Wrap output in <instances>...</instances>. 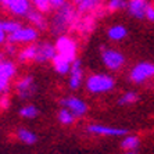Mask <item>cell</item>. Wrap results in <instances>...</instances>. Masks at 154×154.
<instances>
[{
	"mask_svg": "<svg viewBox=\"0 0 154 154\" xmlns=\"http://www.w3.org/2000/svg\"><path fill=\"white\" fill-rule=\"evenodd\" d=\"M7 39H8V33L4 29L3 20H0V46H4L7 43Z\"/></svg>",
	"mask_w": 154,
	"mask_h": 154,
	"instance_id": "1f68e13d",
	"label": "cell"
},
{
	"mask_svg": "<svg viewBox=\"0 0 154 154\" xmlns=\"http://www.w3.org/2000/svg\"><path fill=\"white\" fill-rule=\"evenodd\" d=\"M140 146V139L136 135H126L121 142V147L126 151H135Z\"/></svg>",
	"mask_w": 154,
	"mask_h": 154,
	"instance_id": "7402d4cb",
	"label": "cell"
},
{
	"mask_svg": "<svg viewBox=\"0 0 154 154\" xmlns=\"http://www.w3.org/2000/svg\"><path fill=\"white\" fill-rule=\"evenodd\" d=\"M68 86L71 90H76L81 88L83 82V68H82V61L76 58L72 61L71 69L68 74Z\"/></svg>",
	"mask_w": 154,
	"mask_h": 154,
	"instance_id": "8fae6325",
	"label": "cell"
},
{
	"mask_svg": "<svg viewBox=\"0 0 154 154\" xmlns=\"http://www.w3.org/2000/svg\"><path fill=\"white\" fill-rule=\"evenodd\" d=\"M107 36L112 42H121L128 36V29L121 24H115L107 29Z\"/></svg>",
	"mask_w": 154,
	"mask_h": 154,
	"instance_id": "ac0fdd59",
	"label": "cell"
},
{
	"mask_svg": "<svg viewBox=\"0 0 154 154\" xmlns=\"http://www.w3.org/2000/svg\"><path fill=\"white\" fill-rule=\"evenodd\" d=\"M36 57V45L35 43H31L29 46L24 47L18 51L17 58L20 63H29V61H35Z\"/></svg>",
	"mask_w": 154,
	"mask_h": 154,
	"instance_id": "ffe728a7",
	"label": "cell"
},
{
	"mask_svg": "<svg viewBox=\"0 0 154 154\" xmlns=\"http://www.w3.org/2000/svg\"><path fill=\"white\" fill-rule=\"evenodd\" d=\"M86 132L90 135H96V136H125L128 135V129L125 128H114V126L101 125V124H90L86 126Z\"/></svg>",
	"mask_w": 154,
	"mask_h": 154,
	"instance_id": "ba28073f",
	"label": "cell"
},
{
	"mask_svg": "<svg viewBox=\"0 0 154 154\" xmlns=\"http://www.w3.org/2000/svg\"><path fill=\"white\" fill-rule=\"evenodd\" d=\"M15 75H17V65L14 61L6 60V58L3 61H0V76L2 78L11 81Z\"/></svg>",
	"mask_w": 154,
	"mask_h": 154,
	"instance_id": "e0dca14e",
	"label": "cell"
},
{
	"mask_svg": "<svg viewBox=\"0 0 154 154\" xmlns=\"http://www.w3.org/2000/svg\"><path fill=\"white\" fill-rule=\"evenodd\" d=\"M149 7V0H128L126 8L133 18L143 20L146 17V10Z\"/></svg>",
	"mask_w": 154,
	"mask_h": 154,
	"instance_id": "5bb4252c",
	"label": "cell"
},
{
	"mask_svg": "<svg viewBox=\"0 0 154 154\" xmlns=\"http://www.w3.org/2000/svg\"><path fill=\"white\" fill-rule=\"evenodd\" d=\"M15 136L17 139L24 144H28V146H32L38 142V136H36V133L32 132V131H29L26 128H20L17 129V133H15Z\"/></svg>",
	"mask_w": 154,
	"mask_h": 154,
	"instance_id": "d6986e66",
	"label": "cell"
},
{
	"mask_svg": "<svg viewBox=\"0 0 154 154\" xmlns=\"http://www.w3.org/2000/svg\"><path fill=\"white\" fill-rule=\"evenodd\" d=\"M57 119H58V122H60L61 125L69 126V125H72V124L75 122L76 117L72 114L71 111H69L68 108L63 107L60 111H58V114H57Z\"/></svg>",
	"mask_w": 154,
	"mask_h": 154,
	"instance_id": "603a6c76",
	"label": "cell"
},
{
	"mask_svg": "<svg viewBox=\"0 0 154 154\" xmlns=\"http://www.w3.org/2000/svg\"><path fill=\"white\" fill-rule=\"evenodd\" d=\"M57 54V49H56V45L49 40H45V42L36 43V57H35V63H47V61H51L54 58V56Z\"/></svg>",
	"mask_w": 154,
	"mask_h": 154,
	"instance_id": "30bf717a",
	"label": "cell"
},
{
	"mask_svg": "<svg viewBox=\"0 0 154 154\" xmlns=\"http://www.w3.org/2000/svg\"><path fill=\"white\" fill-rule=\"evenodd\" d=\"M79 11L71 3H65L63 7L57 8L50 24V29L54 35H65L68 29H74L75 22L79 18Z\"/></svg>",
	"mask_w": 154,
	"mask_h": 154,
	"instance_id": "6da1fadb",
	"label": "cell"
},
{
	"mask_svg": "<svg viewBox=\"0 0 154 154\" xmlns=\"http://www.w3.org/2000/svg\"><path fill=\"white\" fill-rule=\"evenodd\" d=\"M60 104L63 107L68 108L69 111L72 114L75 115L76 118L79 117H83V115L88 112L89 107H88V104L82 100V99H79L76 96H67V97H63L60 100Z\"/></svg>",
	"mask_w": 154,
	"mask_h": 154,
	"instance_id": "9c48e42d",
	"label": "cell"
},
{
	"mask_svg": "<svg viewBox=\"0 0 154 154\" xmlns=\"http://www.w3.org/2000/svg\"><path fill=\"white\" fill-rule=\"evenodd\" d=\"M20 117L21 118H25V119H33L36 118L38 115H39V108L33 106V104H26L24 107L20 108V111H18Z\"/></svg>",
	"mask_w": 154,
	"mask_h": 154,
	"instance_id": "cb8c5ba5",
	"label": "cell"
},
{
	"mask_svg": "<svg viewBox=\"0 0 154 154\" xmlns=\"http://www.w3.org/2000/svg\"><path fill=\"white\" fill-rule=\"evenodd\" d=\"M15 93L21 100H29L36 93V83L33 76L25 75L15 82Z\"/></svg>",
	"mask_w": 154,
	"mask_h": 154,
	"instance_id": "52a82bcc",
	"label": "cell"
},
{
	"mask_svg": "<svg viewBox=\"0 0 154 154\" xmlns=\"http://www.w3.org/2000/svg\"><path fill=\"white\" fill-rule=\"evenodd\" d=\"M54 45H56L58 54L69 58L71 61L78 58V43L74 38H71L68 35H60L57 36Z\"/></svg>",
	"mask_w": 154,
	"mask_h": 154,
	"instance_id": "277c9868",
	"label": "cell"
},
{
	"mask_svg": "<svg viewBox=\"0 0 154 154\" xmlns=\"http://www.w3.org/2000/svg\"><path fill=\"white\" fill-rule=\"evenodd\" d=\"M10 97H8V93L6 94H2L0 96V110H3V111H6V110H8L10 108Z\"/></svg>",
	"mask_w": 154,
	"mask_h": 154,
	"instance_id": "4dcf8cb0",
	"label": "cell"
},
{
	"mask_svg": "<svg viewBox=\"0 0 154 154\" xmlns=\"http://www.w3.org/2000/svg\"><path fill=\"white\" fill-rule=\"evenodd\" d=\"M4 53H6V56H10V57L17 56L18 54L17 45H15V43H11V42H7L4 45Z\"/></svg>",
	"mask_w": 154,
	"mask_h": 154,
	"instance_id": "f1b7e54d",
	"label": "cell"
},
{
	"mask_svg": "<svg viewBox=\"0 0 154 154\" xmlns=\"http://www.w3.org/2000/svg\"><path fill=\"white\" fill-rule=\"evenodd\" d=\"M51 65H53V69L60 75H68L69 69H71L72 61L69 58L61 56V54H56L54 58L51 60Z\"/></svg>",
	"mask_w": 154,
	"mask_h": 154,
	"instance_id": "9a60e30c",
	"label": "cell"
},
{
	"mask_svg": "<svg viewBox=\"0 0 154 154\" xmlns=\"http://www.w3.org/2000/svg\"><path fill=\"white\" fill-rule=\"evenodd\" d=\"M51 3V7L54 8V10H57V8L63 7L65 3H67V0H50Z\"/></svg>",
	"mask_w": 154,
	"mask_h": 154,
	"instance_id": "836d02e7",
	"label": "cell"
},
{
	"mask_svg": "<svg viewBox=\"0 0 154 154\" xmlns=\"http://www.w3.org/2000/svg\"><path fill=\"white\" fill-rule=\"evenodd\" d=\"M125 154H136V153H135V151H126Z\"/></svg>",
	"mask_w": 154,
	"mask_h": 154,
	"instance_id": "74e56055",
	"label": "cell"
},
{
	"mask_svg": "<svg viewBox=\"0 0 154 154\" xmlns=\"http://www.w3.org/2000/svg\"><path fill=\"white\" fill-rule=\"evenodd\" d=\"M86 90L92 94H103L111 92L115 88V79L108 74H92L85 82Z\"/></svg>",
	"mask_w": 154,
	"mask_h": 154,
	"instance_id": "7a4b0ae2",
	"label": "cell"
},
{
	"mask_svg": "<svg viewBox=\"0 0 154 154\" xmlns=\"http://www.w3.org/2000/svg\"><path fill=\"white\" fill-rule=\"evenodd\" d=\"M31 2H32V6L36 10L42 11L45 14H46V13H50V11L53 10L50 0H31Z\"/></svg>",
	"mask_w": 154,
	"mask_h": 154,
	"instance_id": "4316f807",
	"label": "cell"
},
{
	"mask_svg": "<svg viewBox=\"0 0 154 154\" xmlns=\"http://www.w3.org/2000/svg\"><path fill=\"white\" fill-rule=\"evenodd\" d=\"M4 57H6V53H4V51H0V61H3Z\"/></svg>",
	"mask_w": 154,
	"mask_h": 154,
	"instance_id": "d590c367",
	"label": "cell"
},
{
	"mask_svg": "<svg viewBox=\"0 0 154 154\" xmlns=\"http://www.w3.org/2000/svg\"><path fill=\"white\" fill-rule=\"evenodd\" d=\"M8 3H10V0H0V6H3V7H7Z\"/></svg>",
	"mask_w": 154,
	"mask_h": 154,
	"instance_id": "e575fe53",
	"label": "cell"
},
{
	"mask_svg": "<svg viewBox=\"0 0 154 154\" xmlns=\"http://www.w3.org/2000/svg\"><path fill=\"white\" fill-rule=\"evenodd\" d=\"M94 28H96V17L92 14H81L74 25V29L82 36L90 35L94 31Z\"/></svg>",
	"mask_w": 154,
	"mask_h": 154,
	"instance_id": "7c38bea8",
	"label": "cell"
},
{
	"mask_svg": "<svg viewBox=\"0 0 154 154\" xmlns=\"http://www.w3.org/2000/svg\"><path fill=\"white\" fill-rule=\"evenodd\" d=\"M25 18L32 24V26H35L36 29H39V31L47 29V21H46V18H45V13L36 10L35 7L31 8V11L28 13V15H26Z\"/></svg>",
	"mask_w": 154,
	"mask_h": 154,
	"instance_id": "2e32d148",
	"label": "cell"
},
{
	"mask_svg": "<svg viewBox=\"0 0 154 154\" xmlns=\"http://www.w3.org/2000/svg\"><path fill=\"white\" fill-rule=\"evenodd\" d=\"M97 6H100V0H79L75 7L79 14H89Z\"/></svg>",
	"mask_w": 154,
	"mask_h": 154,
	"instance_id": "44dd1931",
	"label": "cell"
},
{
	"mask_svg": "<svg viewBox=\"0 0 154 154\" xmlns=\"http://www.w3.org/2000/svg\"><path fill=\"white\" fill-rule=\"evenodd\" d=\"M126 0H108L107 3V11H110V13H115V11L121 10V8L126 7Z\"/></svg>",
	"mask_w": 154,
	"mask_h": 154,
	"instance_id": "83f0119b",
	"label": "cell"
},
{
	"mask_svg": "<svg viewBox=\"0 0 154 154\" xmlns=\"http://www.w3.org/2000/svg\"><path fill=\"white\" fill-rule=\"evenodd\" d=\"M151 78H154V63H150V61L137 63L129 71V81H132L136 85H142Z\"/></svg>",
	"mask_w": 154,
	"mask_h": 154,
	"instance_id": "3957f363",
	"label": "cell"
},
{
	"mask_svg": "<svg viewBox=\"0 0 154 154\" xmlns=\"http://www.w3.org/2000/svg\"><path fill=\"white\" fill-rule=\"evenodd\" d=\"M10 83H11V81L4 79V78H2V76H0V96L10 92Z\"/></svg>",
	"mask_w": 154,
	"mask_h": 154,
	"instance_id": "f546056e",
	"label": "cell"
},
{
	"mask_svg": "<svg viewBox=\"0 0 154 154\" xmlns=\"http://www.w3.org/2000/svg\"><path fill=\"white\" fill-rule=\"evenodd\" d=\"M3 25L8 35H13V33H15L17 31H20V29L24 26L21 22L17 21V20H3Z\"/></svg>",
	"mask_w": 154,
	"mask_h": 154,
	"instance_id": "484cf974",
	"label": "cell"
},
{
	"mask_svg": "<svg viewBox=\"0 0 154 154\" xmlns=\"http://www.w3.org/2000/svg\"><path fill=\"white\" fill-rule=\"evenodd\" d=\"M38 38H39V29H36L35 26H22L15 33L8 35L7 42L15 43V45H20V43L31 45V43H35Z\"/></svg>",
	"mask_w": 154,
	"mask_h": 154,
	"instance_id": "8992f818",
	"label": "cell"
},
{
	"mask_svg": "<svg viewBox=\"0 0 154 154\" xmlns=\"http://www.w3.org/2000/svg\"><path fill=\"white\" fill-rule=\"evenodd\" d=\"M146 20H149L150 22H154V6H151V4H149V7H147L146 10Z\"/></svg>",
	"mask_w": 154,
	"mask_h": 154,
	"instance_id": "d6a6232c",
	"label": "cell"
},
{
	"mask_svg": "<svg viewBox=\"0 0 154 154\" xmlns=\"http://www.w3.org/2000/svg\"><path fill=\"white\" fill-rule=\"evenodd\" d=\"M139 101V94L136 92H125L121 97L118 99V104L119 106H131V104H135Z\"/></svg>",
	"mask_w": 154,
	"mask_h": 154,
	"instance_id": "d4e9b609",
	"label": "cell"
},
{
	"mask_svg": "<svg viewBox=\"0 0 154 154\" xmlns=\"http://www.w3.org/2000/svg\"><path fill=\"white\" fill-rule=\"evenodd\" d=\"M100 53H101V61H103L104 67L108 68L110 71H118L125 64V56L121 51L115 50V49L104 47L103 50H100Z\"/></svg>",
	"mask_w": 154,
	"mask_h": 154,
	"instance_id": "5b68a950",
	"label": "cell"
},
{
	"mask_svg": "<svg viewBox=\"0 0 154 154\" xmlns=\"http://www.w3.org/2000/svg\"><path fill=\"white\" fill-rule=\"evenodd\" d=\"M71 2H72V4H74V6H76V4H78V2H79V0H71Z\"/></svg>",
	"mask_w": 154,
	"mask_h": 154,
	"instance_id": "8d00e7d4",
	"label": "cell"
},
{
	"mask_svg": "<svg viewBox=\"0 0 154 154\" xmlns=\"http://www.w3.org/2000/svg\"><path fill=\"white\" fill-rule=\"evenodd\" d=\"M6 8L11 15L26 17L31 8H32V2L31 0H10V3Z\"/></svg>",
	"mask_w": 154,
	"mask_h": 154,
	"instance_id": "4fadbf2b",
	"label": "cell"
}]
</instances>
